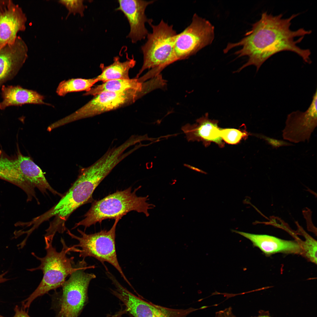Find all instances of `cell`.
Masks as SVG:
<instances>
[{
    "mask_svg": "<svg viewBox=\"0 0 317 317\" xmlns=\"http://www.w3.org/2000/svg\"><path fill=\"white\" fill-rule=\"evenodd\" d=\"M299 15L293 14L289 18H284L281 14L274 16L264 12L260 19L252 24L251 29L246 33L245 37L237 43H228L224 53H227L236 47H242L235 54L238 57L248 56V59L239 71L251 65L255 66L258 71L269 58L284 51L294 52L305 63L310 64V50L302 49L297 44L305 35L310 34L311 31L303 28L292 31L290 28L291 21Z\"/></svg>",
    "mask_w": 317,
    "mask_h": 317,
    "instance_id": "cell-1",
    "label": "cell"
},
{
    "mask_svg": "<svg viewBox=\"0 0 317 317\" xmlns=\"http://www.w3.org/2000/svg\"><path fill=\"white\" fill-rule=\"evenodd\" d=\"M44 240L46 252L45 256L39 257L32 253L33 255L40 262L41 264L37 267L28 269L30 271H42L43 277L34 291L22 302V307L25 310L28 309L37 298L48 294L51 290H55L61 287L66 277L77 268V264H75L74 257H69L67 256L70 251L75 252V247H68L61 238L63 247L61 250L58 252L53 246V240L44 238Z\"/></svg>",
    "mask_w": 317,
    "mask_h": 317,
    "instance_id": "cell-2",
    "label": "cell"
},
{
    "mask_svg": "<svg viewBox=\"0 0 317 317\" xmlns=\"http://www.w3.org/2000/svg\"><path fill=\"white\" fill-rule=\"evenodd\" d=\"M141 187L139 186L132 192L131 187L123 190H117L101 200L95 201L84 215V218L75 223L72 229L82 226L85 230L97 222L101 223L104 220L121 219L132 211L143 213L148 217V210L153 208L155 205L146 202L149 200L148 195H137L136 192Z\"/></svg>",
    "mask_w": 317,
    "mask_h": 317,
    "instance_id": "cell-3",
    "label": "cell"
},
{
    "mask_svg": "<svg viewBox=\"0 0 317 317\" xmlns=\"http://www.w3.org/2000/svg\"><path fill=\"white\" fill-rule=\"evenodd\" d=\"M77 264V269L64 283L61 291H55L52 296L51 308L55 311V317H78L88 303L89 286L96 276L85 271L95 266H87L83 259Z\"/></svg>",
    "mask_w": 317,
    "mask_h": 317,
    "instance_id": "cell-4",
    "label": "cell"
},
{
    "mask_svg": "<svg viewBox=\"0 0 317 317\" xmlns=\"http://www.w3.org/2000/svg\"><path fill=\"white\" fill-rule=\"evenodd\" d=\"M152 29L147 36L146 43L141 47L143 63L136 78L145 70L151 69L147 76L155 77L163 69L176 61L174 48L177 33L173 26L162 19L157 25L149 23Z\"/></svg>",
    "mask_w": 317,
    "mask_h": 317,
    "instance_id": "cell-5",
    "label": "cell"
},
{
    "mask_svg": "<svg viewBox=\"0 0 317 317\" xmlns=\"http://www.w3.org/2000/svg\"><path fill=\"white\" fill-rule=\"evenodd\" d=\"M121 219L118 217L109 230H102L93 234H87L79 229L77 231L80 236L75 235L68 230L67 233L72 239H76L78 243L73 246L79 247V257L85 259L87 257H92L100 261L105 265V262H108L118 271L124 279L131 286V285L125 276L118 261L115 246L116 229L117 224Z\"/></svg>",
    "mask_w": 317,
    "mask_h": 317,
    "instance_id": "cell-6",
    "label": "cell"
},
{
    "mask_svg": "<svg viewBox=\"0 0 317 317\" xmlns=\"http://www.w3.org/2000/svg\"><path fill=\"white\" fill-rule=\"evenodd\" d=\"M145 94L143 91L129 90L123 91H104L95 97L75 112L58 120L60 127L82 119L93 117L134 103Z\"/></svg>",
    "mask_w": 317,
    "mask_h": 317,
    "instance_id": "cell-7",
    "label": "cell"
},
{
    "mask_svg": "<svg viewBox=\"0 0 317 317\" xmlns=\"http://www.w3.org/2000/svg\"><path fill=\"white\" fill-rule=\"evenodd\" d=\"M214 36L213 26L195 14L190 24L176 35L174 48L176 61L187 59L210 44Z\"/></svg>",
    "mask_w": 317,
    "mask_h": 317,
    "instance_id": "cell-8",
    "label": "cell"
},
{
    "mask_svg": "<svg viewBox=\"0 0 317 317\" xmlns=\"http://www.w3.org/2000/svg\"><path fill=\"white\" fill-rule=\"evenodd\" d=\"M114 287L112 293L122 303L125 311L132 317H188L198 309L192 307L175 309L164 307L136 296L119 282L116 283Z\"/></svg>",
    "mask_w": 317,
    "mask_h": 317,
    "instance_id": "cell-9",
    "label": "cell"
},
{
    "mask_svg": "<svg viewBox=\"0 0 317 317\" xmlns=\"http://www.w3.org/2000/svg\"><path fill=\"white\" fill-rule=\"evenodd\" d=\"M35 174L33 161L19 150L13 156L0 154V179L21 189L28 199L33 194L32 186Z\"/></svg>",
    "mask_w": 317,
    "mask_h": 317,
    "instance_id": "cell-10",
    "label": "cell"
},
{
    "mask_svg": "<svg viewBox=\"0 0 317 317\" xmlns=\"http://www.w3.org/2000/svg\"><path fill=\"white\" fill-rule=\"evenodd\" d=\"M285 125L282 131L284 140L294 143L309 141L317 125L316 90L308 109L304 112L297 110L290 113L287 117Z\"/></svg>",
    "mask_w": 317,
    "mask_h": 317,
    "instance_id": "cell-11",
    "label": "cell"
},
{
    "mask_svg": "<svg viewBox=\"0 0 317 317\" xmlns=\"http://www.w3.org/2000/svg\"><path fill=\"white\" fill-rule=\"evenodd\" d=\"M27 18L19 5L11 0H0V49L16 41L26 29Z\"/></svg>",
    "mask_w": 317,
    "mask_h": 317,
    "instance_id": "cell-12",
    "label": "cell"
},
{
    "mask_svg": "<svg viewBox=\"0 0 317 317\" xmlns=\"http://www.w3.org/2000/svg\"><path fill=\"white\" fill-rule=\"evenodd\" d=\"M155 0H139L118 1L119 7L116 9L122 11L127 18L130 27V32L127 36L134 43L144 39L149 33L145 24L152 22L153 20L147 18L145 14L148 6Z\"/></svg>",
    "mask_w": 317,
    "mask_h": 317,
    "instance_id": "cell-13",
    "label": "cell"
},
{
    "mask_svg": "<svg viewBox=\"0 0 317 317\" xmlns=\"http://www.w3.org/2000/svg\"><path fill=\"white\" fill-rule=\"evenodd\" d=\"M28 53L27 45L19 36L14 43L0 49V88L16 75L27 59Z\"/></svg>",
    "mask_w": 317,
    "mask_h": 317,
    "instance_id": "cell-14",
    "label": "cell"
},
{
    "mask_svg": "<svg viewBox=\"0 0 317 317\" xmlns=\"http://www.w3.org/2000/svg\"><path fill=\"white\" fill-rule=\"evenodd\" d=\"M218 123L217 120L210 119L207 113L197 119L195 123L187 124L183 126L181 129L188 141H201L206 146L211 142H214L222 147L224 144L220 136V128L218 126Z\"/></svg>",
    "mask_w": 317,
    "mask_h": 317,
    "instance_id": "cell-15",
    "label": "cell"
},
{
    "mask_svg": "<svg viewBox=\"0 0 317 317\" xmlns=\"http://www.w3.org/2000/svg\"><path fill=\"white\" fill-rule=\"evenodd\" d=\"M232 231L249 240L254 246L267 255L277 253L302 254V248L298 241L282 240L266 235L255 234L236 230Z\"/></svg>",
    "mask_w": 317,
    "mask_h": 317,
    "instance_id": "cell-16",
    "label": "cell"
},
{
    "mask_svg": "<svg viewBox=\"0 0 317 317\" xmlns=\"http://www.w3.org/2000/svg\"><path fill=\"white\" fill-rule=\"evenodd\" d=\"M2 100L0 102V109L4 110L12 106L25 104H49L44 101V97L36 91L23 88L19 86L1 87Z\"/></svg>",
    "mask_w": 317,
    "mask_h": 317,
    "instance_id": "cell-17",
    "label": "cell"
},
{
    "mask_svg": "<svg viewBox=\"0 0 317 317\" xmlns=\"http://www.w3.org/2000/svg\"><path fill=\"white\" fill-rule=\"evenodd\" d=\"M113 62L111 65L105 66L101 64L102 70L100 74L96 77L98 81L103 82L116 79H129V71L135 65L136 61L133 58L127 59L122 62L118 56L114 57Z\"/></svg>",
    "mask_w": 317,
    "mask_h": 317,
    "instance_id": "cell-18",
    "label": "cell"
},
{
    "mask_svg": "<svg viewBox=\"0 0 317 317\" xmlns=\"http://www.w3.org/2000/svg\"><path fill=\"white\" fill-rule=\"evenodd\" d=\"M142 91L146 94L147 92L144 82H139L138 78L129 79H116L103 82L83 94L84 96H95L104 91L119 92L129 90Z\"/></svg>",
    "mask_w": 317,
    "mask_h": 317,
    "instance_id": "cell-19",
    "label": "cell"
},
{
    "mask_svg": "<svg viewBox=\"0 0 317 317\" xmlns=\"http://www.w3.org/2000/svg\"><path fill=\"white\" fill-rule=\"evenodd\" d=\"M97 82L96 77L88 79L72 78L64 80L59 83L56 92L58 95L64 96L69 92L83 91L87 92Z\"/></svg>",
    "mask_w": 317,
    "mask_h": 317,
    "instance_id": "cell-20",
    "label": "cell"
},
{
    "mask_svg": "<svg viewBox=\"0 0 317 317\" xmlns=\"http://www.w3.org/2000/svg\"><path fill=\"white\" fill-rule=\"evenodd\" d=\"M305 239L304 241L300 240V243L302 250V254L308 260L317 263L316 241L306 232H303Z\"/></svg>",
    "mask_w": 317,
    "mask_h": 317,
    "instance_id": "cell-21",
    "label": "cell"
},
{
    "mask_svg": "<svg viewBox=\"0 0 317 317\" xmlns=\"http://www.w3.org/2000/svg\"><path fill=\"white\" fill-rule=\"evenodd\" d=\"M220 133L223 140L232 144L239 143L242 139H246L249 135L245 130L232 128H220Z\"/></svg>",
    "mask_w": 317,
    "mask_h": 317,
    "instance_id": "cell-22",
    "label": "cell"
},
{
    "mask_svg": "<svg viewBox=\"0 0 317 317\" xmlns=\"http://www.w3.org/2000/svg\"><path fill=\"white\" fill-rule=\"evenodd\" d=\"M83 0H62L58 1L59 3L64 6L68 11V13L66 18L69 15H74L77 14L81 16H84V12L87 6L84 5Z\"/></svg>",
    "mask_w": 317,
    "mask_h": 317,
    "instance_id": "cell-23",
    "label": "cell"
},
{
    "mask_svg": "<svg viewBox=\"0 0 317 317\" xmlns=\"http://www.w3.org/2000/svg\"><path fill=\"white\" fill-rule=\"evenodd\" d=\"M253 136L265 141L273 148L276 149L283 146H289L293 144L287 141L270 137L262 134H252Z\"/></svg>",
    "mask_w": 317,
    "mask_h": 317,
    "instance_id": "cell-24",
    "label": "cell"
},
{
    "mask_svg": "<svg viewBox=\"0 0 317 317\" xmlns=\"http://www.w3.org/2000/svg\"><path fill=\"white\" fill-rule=\"evenodd\" d=\"M14 311L15 314L13 317H31L22 307L20 308L18 306H16Z\"/></svg>",
    "mask_w": 317,
    "mask_h": 317,
    "instance_id": "cell-25",
    "label": "cell"
},
{
    "mask_svg": "<svg viewBox=\"0 0 317 317\" xmlns=\"http://www.w3.org/2000/svg\"><path fill=\"white\" fill-rule=\"evenodd\" d=\"M6 271L1 274H0V283H3L9 280V279L4 277V276L7 273Z\"/></svg>",
    "mask_w": 317,
    "mask_h": 317,
    "instance_id": "cell-26",
    "label": "cell"
},
{
    "mask_svg": "<svg viewBox=\"0 0 317 317\" xmlns=\"http://www.w3.org/2000/svg\"><path fill=\"white\" fill-rule=\"evenodd\" d=\"M186 166L188 167L189 168H190L191 169H192L193 170H194L195 171H198V172H201V173H203V172L201 170H200V169H198V168H195V167H192V166H190V165H188L187 164V165H186Z\"/></svg>",
    "mask_w": 317,
    "mask_h": 317,
    "instance_id": "cell-27",
    "label": "cell"
},
{
    "mask_svg": "<svg viewBox=\"0 0 317 317\" xmlns=\"http://www.w3.org/2000/svg\"><path fill=\"white\" fill-rule=\"evenodd\" d=\"M256 317H271L267 315H261Z\"/></svg>",
    "mask_w": 317,
    "mask_h": 317,
    "instance_id": "cell-28",
    "label": "cell"
},
{
    "mask_svg": "<svg viewBox=\"0 0 317 317\" xmlns=\"http://www.w3.org/2000/svg\"><path fill=\"white\" fill-rule=\"evenodd\" d=\"M0 317H5L3 316L0 315Z\"/></svg>",
    "mask_w": 317,
    "mask_h": 317,
    "instance_id": "cell-29",
    "label": "cell"
}]
</instances>
